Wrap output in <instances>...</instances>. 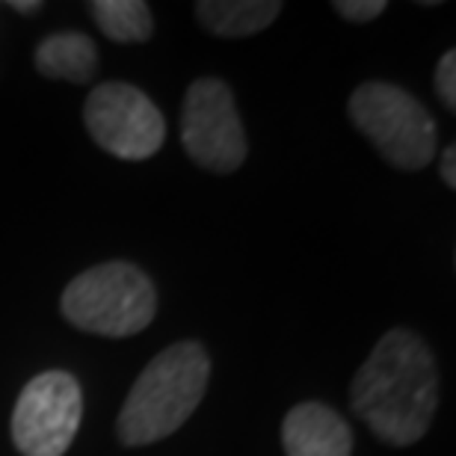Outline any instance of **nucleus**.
Masks as SVG:
<instances>
[{"instance_id":"obj_1","label":"nucleus","mask_w":456,"mask_h":456,"mask_svg":"<svg viewBox=\"0 0 456 456\" xmlns=\"http://www.w3.org/2000/svg\"><path fill=\"white\" fill-rule=\"evenodd\" d=\"M442 373L421 335L395 326L373 344L350 382V409L388 448H409L430 433L439 412Z\"/></svg>"},{"instance_id":"obj_2","label":"nucleus","mask_w":456,"mask_h":456,"mask_svg":"<svg viewBox=\"0 0 456 456\" xmlns=\"http://www.w3.org/2000/svg\"><path fill=\"white\" fill-rule=\"evenodd\" d=\"M211 355L205 344L184 338L169 344L145 364L116 415V436L125 448H145L178 433L205 400Z\"/></svg>"},{"instance_id":"obj_3","label":"nucleus","mask_w":456,"mask_h":456,"mask_svg":"<svg viewBox=\"0 0 456 456\" xmlns=\"http://www.w3.org/2000/svg\"><path fill=\"white\" fill-rule=\"evenodd\" d=\"M60 314L80 332L102 338H131L158 317V288L131 261H104L69 281Z\"/></svg>"},{"instance_id":"obj_4","label":"nucleus","mask_w":456,"mask_h":456,"mask_svg":"<svg viewBox=\"0 0 456 456\" xmlns=\"http://www.w3.org/2000/svg\"><path fill=\"white\" fill-rule=\"evenodd\" d=\"M346 113L388 167L421 172L439 154V122L403 86L364 80L353 89Z\"/></svg>"},{"instance_id":"obj_5","label":"nucleus","mask_w":456,"mask_h":456,"mask_svg":"<svg viewBox=\"0 0 456 456\" xmlns=\"http://www.w3.org/2000/svg\"><path fill=\"white\" fill-rule=\"evenodd\" d=\"M181 145L187 158L214 175H232L249 158V140L232 86L223 77H199L181 104Z\"/></svg>"},{"instance_id":"obj_6","label":"nucleus","mask_w":456,"mask_h":456,"mask_svg":"<svg viewBox=\"0 0 456 456\" xmlns=\"http://www.w3.org/2000/svg\"><path fill=\"white\" fill-rule=\"evenodd\" d=\"M84 421V388L69 370H42L18 391L9 418L21 456H66Z\"/></svg>"},{"instance_id":"obj_7","label":"nucleus","mask_w":456,"mask_h":456,"mask_svg":"<svg viewBox=\"0 0 456 456\" xmlns=\"http://www.w3.org/2000/svg\"><path fill=\"white\" fill-rule=\"evenodd\" d=\"M84 125L98 149L118 160H149L167 142V118L140 86L107 80L89 89Z\"/></svg>"},{"instance_id":"obj_8","label":"nucleus","mask_w":456,"mask_h":456,"mask_svg":"<svg viewBox=\"0 0 456 456\" xmlns=\"http://www.w3.org/2000/svg\"><path fill=\"white\" fill-rule=\"evenodd\" d=\"M353 430L338 409L303 400L281 421V448L288 456H353Z\"/></svg>"},{"instance_id":"obj_9","label":"nucleus","mask_w":456,"mask_h":456,"mask_svg":"<svg viewBox=\"0 0 456 456\" xmlns=\"http://www.w3.org/2000/svg\"><path fill=\"white\" fill-rule=\"evenodd\" d=\"M33 66L42 77L84 86L98 71V45L80 30L51 33L36 45Z\"/></svg>"},{"instance_id":"obj_10","label":"nucleus","mask_w":456,"mask_h":456,"mask_svg":"<svg viewBox=\"0 0 456 456\" xmlns=\"http://www.w3.org/2000/svg\"><path fill=\"white\" fill-rule=\"evenodd\" d=\"M279 0H199L193 6L202 30L220 39H246L276 21L281 12Z\"/></svg>"},{"instance_id":"obj_11","label":"nucleus","mask_w":456,"mask_h":456,"mask_svg":"<svg viewBox=\"0 0 456 456\" xmlns=\"http://www.w3.org/2000/svg\"><path fill=\"white\" fill-rule=\"evenodd\" d=\"M89 15L116 45H142L154 36V12L145 0H93Z\"/></svg>"},{"instance_id":"obj_12","label":"nucleus","mask_w":456,"mask_h":456,"mask_svg":"<svg viewBox=\"0 0 456 456\" xmlns=\"http://www.w3.org/2000/svg\"><path fill=\"white\" fill-rule=\"evenodd\" d=\"M433 86L439 102L444 104V110L456 113V51H444L442 60L436 62V75H433Z\"/></svg>"},{"instance_id":"obj_13","label":"nucleus","mask_w":456,"mask_h":456,"mask_svg":"<svg viewBox=\"0 0 456 456\" xmlns=\"http://www.w3.org/2000/svg\"><path fill=\"white\" fill-rule=\"evenodd\" d=\"M332 9L346 24H370L386 12V0H332Z\"/></svg>"},{"instance_id":"obj_14","label":"nucleus","mask_w":456,"mask_h":456,"mask_svg":"<svg viewBox=\"0 0 456 456\" xmlns=\"http://www.w3.org/2000/svg\"><path fill=\"white\" fill-rule=\"evenodd\" d=\"M436 158H439V175L444 181V187L456 190V145L448 142L444 145V151H439Z\"/></svg>"},{"instance_id":"obj_15","label":"nucleus","mask_w":456,"mask_h":456,"mask_svg":"<svg viewBox=\"0 0 456 456\" xmlns=\"http://www.w3.org/2000/svg\"><path fill=\"white\" fill-rule=\"evenodd\" d=\"M9 9H15V12H21V15H36V12H42L45 4L42 0H9Z\"/></svg>"}]
</instances>
